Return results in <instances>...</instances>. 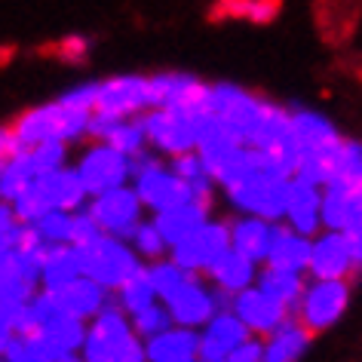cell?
<instances>
[{"label": "cell", "instance_id": "60d3db41", "mask_svg": "<svg viewBox=\"0 0 362 362\" xmlns=\"http://www.w3.org/2000/svg\"><path fill=\"white\" fill-rule=\"evenodd\" d=\"M224 13L252 25H270L279 16V0H228Z\"/></svg>", "mask_w": 362, "mask_h": 362}, {"label": "cell", "instance_id": "6da1fadb", "mask_svg": "<svg viewBox=\"0 0 362 362\" xmlns=\"http://www.w3.org/2000/svg\"><path fill=\"white\" fill-rule=\"evenodd\" d=\"M215 181H218V191L224 203L230 206V212L258 215V218L267 221L286 218V200L292 178L267 166L249 144L221 169V175Z\"/></svg>", "mask_w": 362, "mask_h": 362}, {"label": "cell", "instance_id": "e0dca14e", "mask_svg": "<svg viewBox=\"0 0 362 362\" xmlns=\"http://www.w3.org/2000/svg\"><path fill=\"white\" fill-rule=\"evenodd\" d=\"M246 338H252L249 325L230 307L228 310H218L200 329V362H228V356Z\"/></svg>", "mask_w": 362, "mask_h": 362}, {"label": "cell", "instance_id": "83f0119b", "mask_svg": "<svg viewBox=\"0 0 362 362\" xmlns=\"http://www.w3.org/2000/svg\"><path fill=\"white\" fill-rule=\"evenodd\" d=\"M148 362H178L200 356V329H187V325H172L157 338L144 341Z\"/></svg>", "mask_w": 362, "mask_h": 362}, {"label": "cell", "instance_id": "7bdbcfd3", "mask_svg": "<svg viewBox=\"0 0 362 362\" xmlns=\"http://www.w3.org/2000/svg\"><path fill=\"white\" fill-rule=\"evenodd\" d=\"M102 228H98L95 215L89 212V206H83L80 212H74V228H71V246H89L102 237Z\"/></svg>", "mask_w": 362, "mask_h": 362}, {"label": "cell", "instance_id": "8fae6325", "mask_svg": "<svg viewBox=\"0 0 362 362\" xmlns=\"http://www.w3.org/2000/svg\"><path fill=\"white\" fill-rule=\"evenodd\" d=\"M89 212L95 215L98 228L111 237H120V240H129L132 230L144 221V203L139 191L132 185H123V187H114L107 194H98L89 200Z\"/></svg>", "mask_w": 362, "mask_h": 362}, {"label": "cell", "instance_id": "8d00e7d4", "mask_svg": "<svg viewBox=\"0 0 362 362\" xmlns=\"http://www.w3.org/2000/svg\"><path fill=\"white\" fill-rule=\"evenodd\" d=\"M52 338V344L62 350V353H80L83 350V341H86V332H89V322L80 320V316H71L65 313L56 325L43 329Z\"/></svg>", "mask_w": 362, "mask_h": 362}, {"label": "cell", "instance_id": "7402d4cb", "mask_svg": "<svg viewBox=\"0 0 362 362\" xmlns=\"http://www.w3.org/2000/svg\"><path fill=\"white\" fill-rule=\"evenodd\" d=\"M215 215V206L206 203V200H191L185 206H175V209H166V212H157L151 215L153 224L160 228L163 240H166V246H178V243H185L197 228H203L206 221H209Z\"/></svg>", "mask_w": 362, "mask_h": 362}, {"label": "cell", "instance_id": "c3c4849f", "mask_svg": "<svg viewBox=\"0 0 362 362\" xmlns=\"http://www.w3.org/2000/svg\"><path fill=\"white\" fill-rule=\"evenodd\" d=\"M344 233H347V240H350V246H353V261H356V274H362V221H356L353 228H347Z\"/></svg>", "mask_w": 362, "mask_h": 362}, {"label": "cell", "instance_id": "d4e9b609", "mask_svg": "<svg viewBox=\"0 0 362 362\" xmlns=\"http://www.w3.org/2000/svg\"><path fill=\"white\" fill-rule=\"evenodd\" d=\"M114 292H107L102 283H95L93 276H77L74 283H68L65 288H59V298H62V307L71 313V316H80V320H95L98 313L107 307Z\"/></svg>", "mask_w": 362, "mask_h": 362}, {"label": "cell", "instance_id": "bcb514c9", "mask_svg": "<svg viewBox=\"0 0 362 362\" xmlns=\"http://www.w3.org/2000/svg\"><path fill=\"white\" fill-rule=\"evenodd\" d=\"M19 228H22V221H19V215H16L13 203L0 200V249L13 246L16 237H19Z\"/></svg>", "mask_w": 362, "mask_h": 362}, {"label": "cell", "instance_id": "ffe728a7", "mask_svg": "<svg viewBox=\"0 0 362 362\" xmlns=\"http://www.w3.org/2000/svg\"><path fill=\"white\" fill-rule=\"evenodd\" d=\"M288 228L304 233V237H316L322 230V187L304 178H292L288 185V200H286V218Z\"/></svg>", "mask_w": 362, "mask_h": 362}, {"label": "cell", "instance_id": "f5cc1de1", "mask_svg": "<svg viewBox=\"0 0 362 362\" xmlns=\"http://www.w3.org/2000/svg\"><path fill=\"white\" fill-rule=\"evenodd\" d=\"M0 362H6V359H0Z\"/></svg>", "mask_w": 362, "mask_h": 362}, {"label": "cell", "instance_id": "484cf974", "mask_svg": "<svg viewBox=\"0 0 362 362\" xmlns=\"http://www.w3.org/2000/svg\"><path fill=\"white\" fill-rule=\"evenodd\" d=\"M77 276H83V258H80V249L71 246V243H62V246H49L47 255L40 261V288H49V292H59L68 283H74Z\"/></svg>", "mask_w": 362, "mask_h": 362}, {"label": "cell", "instance_id": "9c48e42d", "mask_svg": "<svg viewBox=\"0 0 362 362\" xmlns=\"http://www.w3.org/2000/svg\"><path fill=\"white\" fill-rule=\"evenodd\" d=\"M230 249V221L228 218H212L197 228L191 237L178 246L169 249V258L175 261L178 267H185L187 274H203L209 270L215 261H218L224 252Z\"/></svg>", "mask_w": 362, "mask_h": 362}, {"label": "cell", "instance_id": "816d5d0a", "mask_svg": "<svg viewBox=\"0 0 362 362\" xmlns=\"http://www.w3.org/2000/svg\"><path fill=\"white\" fill-rule=\"evenodd\" d=\"M59 362H83V356H80V353H65Z\"/></svg>", "mask_w": 362, "mask_h": 362}, {"label": "cell", "instance_id": "9a60e30c", "mask_svg": "<svg viewBox=\"0 0 362 362\" xmlns=\"http://www.w3.org/2000/svg\"><path fill=\"white\" fill-rule=\"evenodd\" d=\"M40 261L22 249H0V301H31L40 288Z\"/></svg>", "mask_w": 362, "mask_h": 362}, {"label": "cell", "instance_id": "603a6c76", "mask_svg": "<svg viewBox=\"0 0 362 362\" xmlns=\"http://www.w3.org/2000/svg\"><path fill=\"white\" fill-rule=\"evenodd\" d=\"M258 274H261L258 261H252L249 255H243V252H237L230 246L209 270H206V279H209L215 288H221V292L240 295V292H246L249 286L258 283Z\"/></svg>", "mask_w": 362, "mask_h": 362}, {"label": "cell", "instance_id": "277c9868", "mask_svg": "<svg viewBox=\"0 0 362 362\" xmlns=\"http://www.w3.org/2000/svg\"><path fill=\"white\" fill-rule=\"evenodd\" d=\"M203 107L212 117H218L224 126H230L233 135H237L243 144H252L261 120H264L267 98L249 93L246 86L230 83V80H218V83L206 86Z\"/></svg>", "mask_w": 362, "mask_h": 362}, {"label": "cell", "instance_id": "2e32d148", "mask_svg": "<svg viewBox=\"0 0 362 362\" xmlns=\"http://www.w3.org/2000/svg\"><path fill=\"white\" fill-rule=\"evenodd\" d=\"M230 310L237 313L240 320L249 325V332L258 334V338H267L270 332H276L279 325H283L288 316H292V310H288L286 304H279L276 298H270L258 283L249 286L246 292L233 295Z\"/></svg>", "mask_w": 362, "mask_h": 362}, {"label": "cell", "instance_id": "7c38bea8", "mask_svg": "<svg viewBox=\"0 0 362 362\" xmlns=\"http://www.w3.org/2000/svg\"><path fill=\"white\" fill-rule=\"evenodd\" d=\"M95 111L114 117H141L151 111V86L148 74H114L98 80V105Z\"/></svg>", "mask_w": 362, "mask_h": 362}, {"label": "cell", "instance_id": "3957f363", "mask_svg": "<svg viewBox=\"0 0 362 362\" xmlns=\"http://www.w3.org/2000/svg\"><path fill=\"white\" fill-rule=\"evenodd\" d=\"M89 117H93V111H80V107H71L62 98H56V102H43L22 111L10 126L25 148H34L43 141L83 144L89 132Z\"/></svg>", "mask_w": 362, "mask_h": 362}, {"label": "cell", "instance_id": "f6af8a7d", "mask_svg": "<svg viewBox=\"0 0 362 362\" xmlns=\"http://www.w3.org/2000/svg\"><path fill=\"white\" fill-rule=\"evenodd\" d=\"M89 47H93V40H89V37L71 34V37L62 40L52 52H56V56H59L62 62H68V65H83V62L89 59Z\"/></svg>", "mask_w": 362, "mask_h": 362}, {"label": "cell", "instance_id": "4fadbf2b", "mask_svg": "<svg viewBox=\"0 0 362 362\" xmlns=\"http://www.w3.org/2000/svg\"><path fill=\"white\" fill-rule=\"evenodd\" d=\"M166 307H169L175 325L203 329V325L221 310V298H218V288H215L203 274H194L187 279V286L181 288Z\"/></svg>", "mask_w": 362, "mask_h": 362}, {"label": "cell", "instance_id": "681fc988", "mask_svg": "<svg viewBox=\"0 0 362 362\" xmlns=\"http://www.w3.org/2000/svg\"><path fill=\"white\" fill-rule=\"evenodd\" d=\"M10 153H13V129L10 126H0V166L6 163Z\"/></svg>", "mask_w": 362, "mask_h": 362}, {"label": "cell", "instance_id": "74e56055", "mask_svg": "<svg viewBox=\"0 0 362 362\" xmlns=\"http://www.w3.org/2000/svg\"><path fill=\"white\" fill-rule=\"evenodd\" d=\"M129 243H132V249L141 255L144 264H151V261H160V258L169 255V246H166V240H163L160 228L153 224V218H144L139 228L132 230Z\"/></svg>", "mask_w": 362, "mask_h": 362}, {"label": "cell", "instance_id": "836d02e7", "mask_svg": "<svg viewBox=\"0 0 362 362\" xmlns=\"http://www.w3.org/2000/svg\"><path fill=\"white\" fill-rule=\"evenodd\" d=\"M114 298L120 301V307L129 316H135L139 310H144V307H151L153 301H160L157 292H153V286H151V276H148V267H141L139 274H132L126 283L117 288Z\"/></svg>", "mask_w": 362, "mask_h": 362}, {"label": "cell", "instance_id": "cb8c5ba5", "mask_svg": "<svg viewBox=\"0 0 362 362\" xmlns=\"http://www.w3.org/2000/svg\"><path fill=\"white\" fill-rule=\"evenodd\" d=\"M313 344V332L292 313L264 338V362H301Z\"/></svg>", "mask_w": 362, "mask_h": 362}, {"label": "cell", "instance_id": "b9f144b4", "mask_svg": "<svg viewBox=\"0 0 362 362\" xmlns=\"http://www.w3.org/2000/svg\"><path fill=\"white\" fill-rule=\"evenodd\" d=\"M34 228L40 230V237L49 243V246H62V243H71V228H74V212L65 209H52L47 212L40 221H34Z\"/></svg>", "mask_w": 362, "mask_h": 362}, {"label": "cell", "instance_id": "f546056e", "mask_svg": "<svg viewBox=\"0 0 362 362\" xmlns=\"http://www.w3.org/2000/svg\"><path fill=\"white\" fill-rule=\"evenodd\" d=\"M258 286L264 288L270 298H276L279 304H286L288 310L295 313V307H298V301H301V295H304V286H307V274H301V270H288V267L261 264Z\"/></svg>", "mask_w": 362, "mask_h": 362}, {"label": "cell", "instance_id": "f1b7e54d", "mask_svg": "<svg viewBox=\"0 0 362 362\" xmlns=\"http://www.w3.org/2000/svg\"><path fill=\"white\" fill-rule=\"evenodd\" d=\"M43 185H47L49 191V200L56 209H65V212H80L83 206H89V191L83 185V178H80V172L74 169V163L59 172H49V175H40Z\"/></svg>", "mask_w": 362, "mask_h": 362}, {"label": "cell", "instance_id": "52a82bcc", "mask_svg": "<svg viewBox=\"0 0 362 362\" xmlns=\"http://www.w3.org/2000/svg\"><path fill=\"white\" fill-rule=\"evenodd\" d=\"M350 298H353V283L350 279H316L307 276L304 295L295 307V316L301 320L313 334H322L334 329L344 313L350 310Z\"/></svg>", "mask_w": 362, "mask_h": 362}, {"label": "cell", "instance_id": "7dc6e473", "mask_svg": "<svg viewBox=\"0 0 362 362\" xmlns=\"http://www.w3.org/2000/svg\"><path fill=\"white\" fill-rule=\"evenodd\" d=\"M228 362H264V338L252 334L228 356Z\"/></svg>", "mask_w": 362, "mask_h": 362}, {"label": "cell", "instance_id": "4316f807", "mask_svg": "<svg viewBox=\"0 0 362 362\" xmlns=\"http://www.w3.org/2000/svg\"><path fill=\"white\" fill-rule=\"evenodd\" d=\"M310 252H313V237H304V233H298V230L288 228L286 221H276L274 246H270L267 264L301 270V274H307V267H310Z\"/></svg>", "mask_w": 362, "mask_h": 362}, {"label": "cell", "instance_id": "d6986e66", "mask_svg": "<svg viewBox=\"0 0 362 362\" xmlns=\"http://www.w3.org/2000/svg\"><path fill=\"white\" fill-rule=\"evenodd\" d=\"M288 111H292V126L295 139L301 144V157L304 153H329L344 141V132L329 114L304 105H288Z\"/></svg>", "mask_w": 362, "mask_h": 362}, {"label": "cell", "instance_id": "ac0fdd59", "mask_svg": "<svg viewBox=\"0 0 362 362\" xmlns=\"http://www.w3.org/2000/svg\"><path fill=\"white\" fill-rule=\"evenodd\" d=\"M151 107H200L206 98V80L187 71H160L148 74Z\"/></svg>", "mask_w": 362, "mask_h": 362}, {"label": "cell", "instance_id": "f907efd6", "mask_svg": "<svg viewBox=\"0 0 362 362\" xmlns=\"http://www.w3.org/2000/svg\"><path fill=\"white\" fill-rule=\"evenodd\" d=\"M10 341H13V329H10V325H6L4 320H0V359H4L6 347H10Z\"/></svg>", "mask_w": 362, "mask_h": 362}, {"label": "cell", "instance_id": "44dd1931", "mask_svg": "<svg viewBox=\"0 0 362 362\" xmlns=\"http://www.w3.org/2000/svg\"><path fill=\"white\" fill-rule=\"evenodd\" d=\"M228 221H230V246L243 252V255H249L252 261H258V264H267L276 221L258 218V215H240V212H233Z\"/></svg>", "mask_w": 362, "mask_h": 362}, {"label": "cell", "instance_id": "e575fe53", "mask_svg": "<svg viewBox=\"0 0 362 362\" xmlns=\"http://www.w3.org/2000/svg\"><path fill=\"white\" fill-rule=\"evenodd\" d=\"M13 209H16V215H19V221H25V224L40 221L47 212L56 209V206H52V200H49V191H47V185H43L40 175L34 178L28 187H25L22 197L13 203Z\"/></svg>", "mask_w": 362, "mask_h": 362}, {"label": "cell", "instance_id": "ab89813d", "mask_svg": "<svg viewBox=\"0 0 362 362\" xmlns=\"http://www.w3.org/2000/svg\"><path fill=\"white\" fill-rule=\"evenodd\" d=\"M31 163H34V172L37 175H49V172H59L71 166V144L65 141H43V144H34L31 148Z\"/></svg>", "mask_w": 362, "mask_h": 362}, {"label": "cell", "instance_id": "7a4b0ae2", "mask_svg": "<svg viewBox=\"0 0 362 362\" xmlns=\"http://www.w3.org/2000/svg\"><path fill=\"white\" fill-rule=\"evenodd\" d=\"M80 356L83 362H148L144 341L132 329V316L123 310L114 295L105 310L95 320H89Z\"/></svg>", "mask_w": 362, "mask_h": 362}, {"label": "cell", "instance_id": "5b68a950", "mask_svg": "<svg viewBox=\"0 0 362 362\" xmlns=\"http://www.w3.org/2000/svg\"><path fill=\"white\" fill-rule=\"evenodd\" d=\"M206 107H151L141 114L148 144L160 157H178V153L197 151Z\"/></svg>", "mask_w": 362, "mask_h": 362}, {"label": "cell", "instance_id": "8992f818", "mask_svg": "<svg viewBox=\"0 0 362 362\" xmlns=\"http://www.w3.org/2000/svg\"><path fill=\"white\" fill-rule=\"evenodd\" d=\"M77 249H80V258H83V274L93 276L95 283H102L107 292H117L126 279L144 267V261L132 249V243L111 237V233H102L95 243L77 246Z\"/></svg>", "mask_w": 362, "mask_h": 362}, {"label": "cell", "instance_id": "f35d334b", "mask_svg": "<svg viewBox=\"0 0 362 362\" xmlns=\"http://www.w3.org/2000/svg\"><path fill=\"white\" fill-rule=\"evenodd\" d=\"M172 325H175V320H172L169 307L163 301H153L151 307H144V310H139L132 316V329H135V334H139L141 341L157 338V334L172 329Z\"/></svg>", "mask_w": 362, "mask_h": 362}, {"label": "cell", "instance_id": "1f68e13d", "mask_svg": "<svg viewBox=\"0 0 362 362\" xmlns=\"http://www.w3.org/2000/svg\"><path fill=\"white\" fill-rule=\"evenodd\" d=\"M34 178H37V172H34V163H31V151L6 157V163L0 166V200L16 203Z\"/></svg>", "mask_w": 362, "mask_h": 362}, {"label": "cell", "instance_id": "ba28073f", "mask_svg": "<svg viewBox=\"0 0 362 362\" xmlns=\"http://www.w3.org/2000/svg\"><path fill=\"white\" fill-rule=\"evenodd\" d=\"M74 169L83 178L89 197L132 185V157H126L107 141H83V148L74 157Z\"/></svg>", "mask_w": 362, "mask_h": 362}, {"label": "cell", "instance_id": "30bf717a", "mask_svg": "<svg viewBox=\"0 0 362 362\" xmlns=\"http://www.w3.org/2000/svg\"><path fill=\"white\" fill-rule=\"evenodd\" d=\"M132 187L139 191L144 209H148L151 215L175 209V206H185V203L197 200L194 185L191 181H185L181 175H175V172L169 169L166 160H160L157 166L141 169L139 175H132Z\"/></svg>", "mask_w": 362, "mask_h": 362}, {"label": "cell", "instance_id": "5bb4252c", "mask_svg": "<svg viewBox=\"0 0 362 362\" xmlns=\"http://www.w3.org/2000/svg\"><path fill=\"white\" fill-rule=\"evenodd\" d=\"M307 276L316 279H350L356 276V261H353V246L344 230H320L313 237L310 267Z\"/></svg>", "mask_w": 362, "mask_h": 362}, {"label": "cell", "instance_id": "ee69618b", "mask_svg": "<svg viewBox=\"0 0 362 362\" xmlns=\"http://www.w3.org/2000/svg\"><path fill=\"white\" fill-rule=\"evenodd\" d=\"M65 105L80 107V111H95L98 105V80H83V83H74L71 89L59 95Z\"/></svg>", "mask_w": 362, "mask_h": 362}, {"label": "cell", "instance_id": "4dcf8cb0", "mask_svg": "<svg viewBox=\"0 0 362 362\" xmlns=\"http://www.w3.org/2000/svg\"><path fill=\"white\" fill-rule=\"evenodd\" d=\"M62 353L47 332H34V334H13L10 347H6L4 359L6 362H59Z\"/></svg>", "mask_w": 362, "mask_h": 362}, {"label": "cell", "instance_id": "d6a6232c", "mask_svg": "<svg viewBox=\"0 0 362 362\" xmlns=\"http://www.w3.org/2000/svg\"><path fill=\"white\" fill-rule=\"evenodd\" d=\"M144 267H148L151 286H153V292H157V298H160L163 304H169L172 298H175L181 288L187 286V279L194 276V274H187L185 267H178L169 255L160 258V261H151V264H144Z\"/></svg>", "mask_w": 362, "mask_h": 362}, {"label": "cell", "instance_id": "d590c367", "mask_svg": "<svg viewBox=\"0 0 362 362\" xmlns=\"http://www.w3.org/2000/svg\"><path fill=\"white\" fill-rule=\"evenodd\" d=\"M107 144H114L126 157H139V153L148 151L151 144H148V132H144L141 117H126V120L117 123L114 132L107 135Z\"/></svg>", "mask_w": 362, "mask_h": 362}]
</instances>
